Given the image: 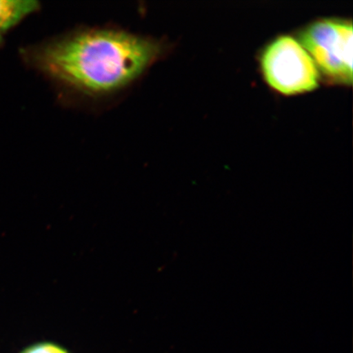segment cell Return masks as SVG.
Returning a JSON list of instances; mask_svg holds the SVG:
<instances>
[{
  "instance_id": "obj_1",
  "label": "cell",
  "mask_w": 353,
  "mask_h": 353,
  "mask_svg": "<svg viewBox=\"0 0 353 353\" xmlns=\"http://www.w3.org/2000/svg\"><path fill=\"white\" fill-rule=\"evenodd\" d=\"M152 39L117 30H91L26 50L28 60L66 85L105 94L129 85L162 54Z\"/></svg>"
},
{
  "instance_id": "obj_2",
  "label": "cell",
  "mask_w": 353,
  "mask_h": 353,
  "mask_svg": "<svg viewBox=\"0 0 353 353\" xmlns=\"http://www.w3.org/2000/svg\"><path fill=\"white\" fill-rule=\"evenodd\" d=\"M352 21L337 19L313 21L299 34L319 72L335 85H352Z\"/></svg>"
},
{
  "instance_id": "obj_3",
  "label": "cell",
  "mask_w": 353,
  "mask_h": 353,
  "mask_svg": "<svg viewBox=\"0 0 353 353\" xmlns=\"http://www.w3.org/2000/svg\"><path fill=\"white\" fill-rule=\"evenodd\" d=\"M263 77L275 91L286 96L312 92L319 86L320 74L302 43L283 34L269 43L260 57Z\"/></svg>"
},
{
  "instance_id": "obj_4",
  "label": "cell",
  "mask_w": 353,
  "mask_h": 353,
  "mask_svg": "<svg viewBox=\"0 0 353 353\" xmlns=\"http://www.w3.org/2000/svg\"><path fill=\"white\" fill-rule=\"evenodd\" d=\"M39 8L34 0H0V34L3 37Z\"/></svg>"
},
{
  "instance_id": "obj_5",
  "label": "cell",
  "mask_w": 353,
  "mask_h": 353,
  "mask_svg": "<svg viewBox=\"0 0 353 353\" xmlns=\"http://www.w3.org/2000/svg\"><path fill=\"white\" fill-rule=\"evenodd\" d=\"M21 353H69L57 344L52 343H41L35 344L32 347L26 348Z\"/></svg>"
},
{
  "instance_id": "obj_6",
  "label": "cell",
  "mask_w": 353,
  "mask_h": 353,
  "mask_svg": "<svg viewBox=\"0 0 353 353\" xmlns=\"http://www.w3.org/2000/svg\"><path fill=\"white\" fill-rule=\"evenodd\" d=\"M3 43V35L0 34V46H2Z\"/></svg>"
}]
</instances>
